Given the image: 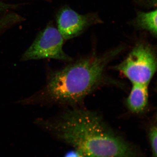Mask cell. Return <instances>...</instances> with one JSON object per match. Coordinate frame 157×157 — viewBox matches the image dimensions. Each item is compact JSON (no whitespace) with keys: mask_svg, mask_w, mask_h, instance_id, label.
<instances>
[{"mask_svg":"<svg viewBox=\"0 0 157 157\" xmlns=\"http://www.w3.org/2000/svg\"><path fill=\"white\" fill-rule=\"evenodd\" d=\"M37 122L85 157H143L94 111L74 107L54 118Z\"/></svg>","mask_w":157,"mask_h":157,"instance_id":"1","label":"cell"},{"mask_svg":"<svg viewBox=\"0 0 157 157\" xmlns=\"http://www.w3.org/2000/svg\"><path fill=\"white\" fill-rule=\"evenodd\" d=\"M125 48L121 44L101 54L94 52L53 71L48 75L39 98L49 103L76 107L105 83L106 68Z\"/></svg>","mask_w":157,"mask_h":157,"instance_id":"2","label":"cell"},{"mask_svg":"<svg viewBox=\"0 0 157 157\" xmlns=\"http://www.w3.org/2000/svg\"><path fill=\"white\" fill-rule=\"evenodd\" d=\"M113 69L122 74L132 84L149 85L157 72V56L150 45L138 42Z\"/></svg>","mask_w":157,"mask_h":157,"instance_id":"3","label":"cell"},{"mask_svg":"<svg viewBox=\"0 0 157 157\" xmlns=\"http://www.w3.org/2000/svg\"><path fill=\"white\" fill-rule=\"evenodd\" d=\"M65 42L57 28L52 24H48L39 32L21 59L28 61L51 59L68 63L72 61L73 59L63 50Z\"/></svg>","mask_w":157,"mask_h":157,"instance_id":"4","label":"cell"},{"mask_svg":"<svg viewBox=\"0 0 157 157\" xmlns=\"http://www.w3.org/2000/svg\"><path fill=\"white\" fill-rule=\"evenodd\" d=\"M57 28L65 41L80 36L93 26L104 23L97 12L79 14L67 5L60 8L56 14Z\"/></svg>","mask_w":157,"mask_h":157,"instance_id":"5","label":"cell"},{"mask_svg":"<svg viewBox=\"0 0 157 157\" xmlns=\"http://www.w3.org/2000/svg\"><path fill=\"white\" fill-rule=\"evenodd\" d=\"M128 96L126 101L129 111L134 113L143 112L148 104V85L132 84Z\"/></svg>","mask_w":157,"mask_h":157,"instance_id":"6","label":"cell"},{"mask_svg":"<svg viewBox=\"0 0 157 157\" xmlns=\"http://www.w3.org/2000/svg\"><path fill=\"white\" fill-rule=\"evenodd\" d=\"M131 23L136 28L146 30L157 36V9L150 12L138 11Z\"/></svg>","mask_w":157,"mask_h":157,"instance_id":"7","label":"cell"},{"mask_svg":"<svg viewBox=\"0 0 157 157\" xmlns=\"http://www.w3.org/2000/svg\"><path fill=\"white\" fill-rule=\"evenodd\" d=\"M16 23V17L12 13H7L0 15V35L15 26Z\"/></svg>","mask_w":157,"mask_h":157,"instance_id":"8","label":"cell"},{"mask_svg":"<svg viewBox=\"0 0 157 157\" xmlns=\"http://www.w3.org/2000/svg\"><path fill=\"white\" fill-rule=\"evenodd\" d=\"M147 136L153 156L157 157V124L150 128Z\"/></svg>","mask_w":157,"mask_h":157,"instance_id":"9","label":"cell"},{"mask_svg":"<svg viewBox=\"0 0 157 157\" xmlns=\"http://www.w3.org/2000/svg\"><path fill=\"white\" fill-rule=\"evenodd\" d=\"M18 5L5 2L2 0H0V15L5 14L11 10L17 9Z\"/></svg>","mask_w":157,"mask_h":157,"instance_id":"10","label":"cell"},{"mask_svg":"<svg viewBox=\"0 0 157 157\" xmlns=\"http://www.w3.org/2000/svg\"><path fill=\"white\" fill-rule=\"evenodd\" d=\"M137 3L140 4H147V5L157 7V0H136Z\"/></svg>","mask_w":157,"mask_h":157,"instance_id":"11","label":"cell"},{"mask_svg":"<svg viewBox=\"0 0 157 157\" xmlns=\"http://www.w3.org/2000/svg\"><path fill=\"white\" fill-rule=\"evenodd\" d=\"M78 157H85L83 156L82 155H81V154L80 153V154H79V156H78Z\"/></svg>","mask_w":157,"mask_h":157,"instance_id":"12","label":"cell"}]
</instances>
